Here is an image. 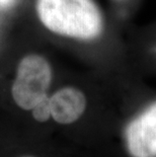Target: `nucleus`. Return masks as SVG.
Returning <instances> with one entry per match:
<instances>
[{"label": "nucleus", "instance_id": "f257e3e1", "mask_svg": "<svg viewBox=\"0 0 156 157\" xmlns=\"http://www.w3.org/2000/svg\"><path fill=\"white\" fill-rule=\"evenodd\" d=\"M42 25L53 34L93 41L105 29V19L94 0H36Z\"/></svg>", "mask_w": 156, "mask_h": 157}, {"label": "nucleus", "instance_id": "f03ea898", "mask_svg": "<svg viewBox=\"0 0 156 157\" xmlns=\"http://www.w3.org/2000/svg\"><path fill=\"white\" fill-rule=\"evenodd\" d=\"M52 77L51 65L43 56L32 54L22 58L11 87L12 98L16 105L25 111H32L49 96Z\"/></svg>", "mask_w": 156, "mask_h": 157}, {"label": "nucleus", "instance_id": "7ed1b4c3", "mask_svg": "<svg viewBox=\"0 0 156 157\" xmlns=\"http://www.w3.org/2000/svg\"><path fill=\"white\" fill-rule=\"evenodd\" d=\"M124 137L132 157H156V101L129 122Z\"/></svg>", "mask_w": 156, "mask_h": 157}, {"label": "nucleus", "instance_id": "20e7f679", "mask_svg": "<svg viewBox=\"0 0 156 157\" xmlns=\"http://www.w3.org/2000/svg\"><path fill=\"white\" fill-rule=\"evenodd\" d=\"M87 106V99L80 89L66 86L50 96L51 117L60 125H70L81 118Z\"/></svg>", "mask_w": 156, "mask_h": 157}, {"label": "nucleus", "instance_id": "39448f33", "mask_svg": "<svg viewBox=\"0 0 156 157\" xmlns=\"http://www.w3.org/2000/svg\"><path fill=\"white\" fill-rule=\"evenodd\" d=\"M32 118L40 123H45L51 118L50 112V96L40 101L34 109H32Z\"/></svg>", "mask_w": 156, "mask_h": 157}, {"label": "nucleus", "instance_id": "423d86ee", "mask_svg": "<svg viewBox=\"0 0 156 157\" xmlns=\"http://www.w3.org/2000/svg\"><path fill=\"white\" fill-rule=\"evenodd\" d=\"M17 0H0V10L2 9H8L15 4Z\"/></svg>", "mask_w": 156, "mask_h": 157}, {"label": "nucleus", "instance_id": "0eeeda50", "mask_svg": "<svg viewBox=\"0 0 156 157\" xmlns=\"http://www.w3.org/2000/svg\"><path fill=\"white\" fill-rule=\"evenodd\" d=\"M21 157H34V156H29V155H25V156H21Z\"/></svg>", "mask_w": 156, "mask_h": 157}, {"label": "nucleus", "instance_id": "6e6552de", "mask_svg": "<svg viewBox=\"0 0 156 157\" xmlns=\"http://www.w3.org/2000/svg\"><path fill=\"white\" fill-rule=\"evenodd\" d=\"M118 1H121V0H118Z\"/></svg>", "mask_w": 156, "mask_h": 157}]
</instances>
